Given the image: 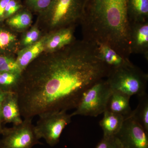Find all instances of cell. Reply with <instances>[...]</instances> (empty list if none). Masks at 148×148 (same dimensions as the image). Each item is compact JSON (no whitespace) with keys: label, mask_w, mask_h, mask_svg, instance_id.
Wrapping results in <instances>:
<instances>
[{"label":"cell","mask_w":148,"mask_h":148,"mask_svg":"<svg viewBox=\"0 0 148 148\" xmlns=\"http://www.w3.org/2000/svg\"><path fill=\"white\" fill-rule=\"evenodd\" d=\"M46 37H43L37 42L25 47L18 52L17 58L15 60L21 71L44 51Z\"/></svg>","instance_id":"14"},{"label":"cell","mask_w":148,"mask_h":148,"mask_svg":"<svg viewBox=\"0 0 148 148\" xmlns=\"http://www.w3.org/2000/svg\"><path fill=\"white\" fill-rule=\"evenodd\" d=\"M7 92H5V91H3V90L0 89V123H2L1 114L2 105L3 101L5 98Z\"/></svg>","instance_id":"27"},{"label":"cell","mask_w":148,"mask_h":148,"mask_svg":"<svg viewBox=\"0 0 148 148\" xmlns=\"http://www.w3.org/2000/svg\"><path fill=\"white\" fill-rule=\"evenodd\" d=\"M35 126L39 140L43 138L50 147L56 145L63 130L71 122L72 116L67 111H61L41 114Z\"/></svg>","instance_id":"6"},{"label":"cell","mask_w":148,"mask_h":148,"mask_svg":"<svg viewBox=\"0 0 148 148\" xmlns=\"http://www.w3.org/2000/svg\"><path fill=\"white\" fill-rule=\"evenodd\" d=\"M85 0H53L49 8L48 24L52 29L75 25L79 22Z\"/></svg>","instance_id":"5"},{"label":"cell","mask_w":148,"mask_h":148,"mask_svg":"<svg viewBox=\"0 0 148 148\" xmlns=\"http://www.w3.org/2000/svg\"><path fill=\"white\" fill-rule=\"evenodd\" d=\"M103 113V119L100 122V126L103 130V137L116 136L122 126L124 117L108 111H105Z\"/></svg>","instance_id":"15"},{"label":"cell","mask_w":148,"mask_h":148,"mask_svg":"<svg viewBox=\"0 0 148 148\" xmlns=\"http://www.w3.org/2000/svg\"><path fill=\"white\" fill-rule=\"evenodd\" d=\"M116 137L127 148H148V132L132 116L124 118Z\"/></svg>","instance_id":"8"},{"label":"cell","mask_w":148,"mask_h":148,"mask_svg":"<svg viewBox=\"0 0 148 148\" xmlns=\"http://www.w3.org/2000/svg\"><path fill=\"white\" fill-rule=\"evenodd\" d=\"M21 75L14 73H0V89L5 92H14Z\"/></svg>","instance_id":"18"},{"label":"cell","mask_w":148,"mask_h":148,"mask_svg":"<svg viewBox=\"0 0 148 148\" xmlns=\"http://www.w3.org/2000/svg\"><path fill=\"white\" fill-rule=\"evenodd\" d=\"M128 0H85L80 19L83 40L110 47L129 58L130 24Z\"/></svg>","instance_id":"2"},{"label":"cell","mask_w":148,"mask_h":148,"mask_svg":"<svg viewBox=\"0 0 148 148\" xmlns=\"http://www.w3.org/2000/svg\"><path fill=\"white\" fill-rule=\"evenodd\" d=\"M72 25L56 30L46 37L44 51L52 53L61 50L75 41L74 27Z\"/></svg>","instance_id":"10"},{"label":"cell","mask_w":148,"mask_h":148,"mask_svg":"<svg viewBox=\"0 0 148 148\" xmlns=\"http://www.w3.org/2000/svg\"><path fill=\"white\" fill-rule=\"evenodd\" d=\"M127 14L130 23L148 21V0H128Z\"/></svg>","instance_id":"16"},{"label":"cell","mask_w":148,"mask_h":148,"mask_svg":"<svg viewBox=\"0 0 148 148\" xmlns=\"http://www.w3.org/2000/svg\"><path fill=\"white\" fill-rule=\"evenodd\" d=\"M32 21L31 14L28 12H23L11 16L8 20L7 23L14 29L21 30L29 27Z\"/></svg>","instance_id":"19"},{"label":"cell","mask_w":148,"mask_h":148,"mask_svg":"<svg viewBox=\"0 0 148 148\" xmlns=\"http://www.w3.org/2000/svg\"><path fill=\"white\" fill-rule=\"evenodd\" d=\"M13 58L7 56H0V66L4 64L5 63L12 60Z\"/></svg>","instance_id":"28"},{"label":"cell","mask_w":148,"mask_h":148,"mask_svg":"<svg viewBox=\"0 0 148 148\" xmlns=\"http://www.w3.org/2000/svg\"><path fill=\"white\" fill-rule=\"evenodd\" d=\"M131 54H140L148 60V21L130 23Z\"/></svg>","instance_id":"9"},{"label":"cell","mask_w":148,"mask_h":148,"mask_svg":"<svg viewBox=\"0 0 148 148\" xmlns=\"http://www.w3.org/2000/svg\"><path fill=\"white\" fill-rule=\"evenodd\" d=\"M40 31L36 27H34L27 32L22 40V44L25 47L33 44L38 41Z\"/></svg>","instance_id":"22"},{"label":"cell","mask_w":148,"mask_h":148,"mask_svg":"<svg viewBox=\"0 0 148 148\" xmlns=\"http://www.w3.org/2000/svg\"><path fill=\"white\" fill-rule=\"evenodd\" d=\"M1 72L17 73L20 74L22 73L16 60L14 59L0 66V73Z\"/></svg>","instance_id":"24"},{"label":"cell","mask_w":148,"mask_h":148,"mask_svg":"<svg viewBox=\"0 0 148 148\" xmlns=\"http://www.w3.org/2000/svg\"><path fill=\"white\" fill-rule=\"evenodd\" d=\"M53 0H27V3L32 8L37 11L48 9Z\"/></svg>","instance_id":"23"},{"label":"cell","mask_w":148,"mask_h":148,"mask_svg":"<svg viewBox=\"0 0 148 148\" xmlns=\"http://www.w3.org/2000/svg\"><path fill=\"white\" fill-rule=\"evenodd\" d=\"M2 120L6 123L18 125L22 122L18 98L14 91L7 92L2 105Z\"/></svg>","instance_id":"11"},{"label":"cell","mask_w":148,"mask_h":148,"mask_svg":"<svg viewBox=\"0 0 148 148\" xmlns=\"http://www.w3.org/2000/svg\"><path fill=\"white\" fill-rule=\"evenodd\" d=\"M3 128L2 126L1 123H0V134H2Z\"/></svg>","instance_id":"29"},{"label":"cell","mask_w":148,"mask_h":148,"mask_svg":"<svg viewBox=\"0 0 148 148\" xmlns=\"http://www.w3.org/2000/svg\"><path fill=\"white\" fill-rule=\"evenodd\" d=\"M112 92L106 79L100 80L85 92L71 116L96 117L104 113Z\"/></svg>","instance_id":"4"},{"label":"cell","mask_w":148,"mask_h":148,"mask_svg":"<svg viewBox=\"0 0 148 148\" xmlns=\"http://www.w3.org/2000/svg\"><path fill=\"white\" fill-rule=\"evenodd\" d=\"M17 42L16 36L7 30L0 29V51L11 49Z\"/></svg>","instance_id":"20"},{"label":"cell","mask_w":148,"mask_h":148,"mask_svg":"<svg viewBox=\"0 0 148 148\" xmlns=\"http://www.w3.org/2000/svg\"><path fill=\"white\" fill-rule=\"evenodd\" d=\"M130 96L118 91H112L106 106V110L121 115L126 117L132 112L130 100Z\"/></svg>","instance_id":"13"},{"label":"cell","mask_w":148,"mask_h":148,"mask_svg":"<svg viewBox=\"0 0 148 148\" xmlns=\"http://www.w3.org/2000/svg\"><path fill=\"white\" fill-rule=\"evenodd\" d=\"M106 80L112 91H118L131 97L146 93L147 74L133 64L112 69Z\"/></svg>","instance_id":"3"},{"label":"cell","mask_w":148,"mask_h":148,"mask_svg":"<svg viewBox=\"0 0 148 148\" xmlns=\"http://www.w3.org/2000/svg\"><path fill=\"white\" fill-rule=\"evenodd\" d=\"M0 148H3L1 139H0Z\"/></svg>","instance_id":"31"},{"label":"cell","mask_w":148,"mask_h":148,"mask_svg":"<svg viewBox=\"0 0 148 148\" xmlns=\"http://www.w3.org/2000/svg\"><path fill=\"white\" fill-rule=\"evenodd\" d=\"M49 53L21 73L14 92L24 119L75 109L85 92L111 71L95 45L83 39Z\"/></svg>","instance_id":"1"},{"label":"cell","mask_w":148,"mask_h":148,"mask_svg":"<svg viewBox=\"0 0 148 148\" xmlns=\"http://www.w3.org/2000/svg\"><path fill=\"white\" fill-rule=\"evenodd\" d=\"M119 148H127L126 147H125L124 146H123V145H122L121 143V145L120 147Z\"/></svg>","instance_id":"30"},{"label":"cell","mask_w":148,"mask_h":148,"mask_svg":"<svg viewBox=\"0 0 148 148\" xmlns=\"http://www.w3.org/2000/svg\"><path fill=\"white\" fill-rule=\"evenodd\" d=\"M139 98L138 107L132 111L129 116L138 121L144 129L148 132V96L147 92L138 96Z\"/></svg>","instance_id":"17"},{"label":"cell","mask_w":148,"mask_h":148,"mask_svg":"<svg viewBox=\"0 0 148 148\" xmlns=\"http://www.w3.org/2000/svg\"><path fill=\"white\" fill-rule=\"evenodd\" d=\"M93 43L98 58L111 69L132 64L129 58L122 56L110 47L100 43Z\"/></svg>","instance_id":"12"},{"label":"cell","mask_w":148,"mask_h":148,"mask_svg":"<svg viewBox=\"0 0 148 148\" xmlns=\"http://www.w3.org/2000/svg\"><path fill=\"white\" fill-rule=\"evenodd\" d=\"M10 0H1L0 1V18L4 17L6 7Z\"/></svg>","instance_id":"26"},{"label":"cell","mask_w":148,"mask_h":148,"mask_svg":"<svg viewBox=\"0 0 148 148\" xmlns=\"http://www.w3.org/2000/svg\"><path fill=\"white\" fill-rule=\"evenodd\" d=\"M20 5L14 0H10L6 7L4 17H10L19 9Z\"/></svg>","instance_id":"25"},{"label":"cell","mask_w":148,"mask_h":148,"mask_svg":"<svg viewBox=\"0 0 148 148\" xmlns=\"http://www.w3.org/2000/svg\"><path fill=\"white\" fill-rule=\"evenodd\" d=\"M32 119H25L18 125L3 128L1 139L3 148H32L41 144L35 132Z\"/></svg>","instance_id":"7"},{"label":"cell","mask_w":148,"mask_h":148,"mask_svg":"<svg viewBox=\"0 0 148 148\" xmlns=\"http://www.w3.org/2000/svg\"><path fill=\"white\" fill-rule=\"evenodd\" d=\"M121 143L115 136L103 137L95 148H119Z\"/></svg>","instance_id":"21"}]
</instances>
